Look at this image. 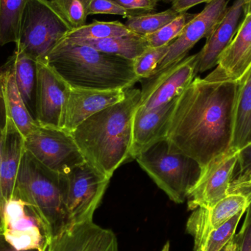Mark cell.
<instances>
[{
  "mask_svg": "<svg viewBox=\"0 0 251 251\" xmlns=\"http://www.w3.org/2000/svg\"><path fill=\"white\" fill-rule=\"evenodd\" d=\"M241 82L195 78L176 101L165 139L168 151L193 158L202 168L228 151Z\"/></svg>",
  "mask_w": 251,
  "mask_h": 251,
  "instance_id": "6da1fadb",
  "label": "cell"
},
{
  "mask_svg": "<svg viewBox=\"0 0 251 251\" xmlns=\"http://www.w3.org/2000/svg\"><path fill=\"white\" fill-rule=\"evenodd\" d=\"M141 91L130 88L117 104L84 121L72 134L85 162L107 178L130 159L134 116Z\"/></svg>",
  "mask_w": 251,
  "mask_h": 251,
  "instance_id": "7a4b0ae2",
  "label": "cell"
},
{
  "mask_svg": "<svg viewBox=\"0 0 251 251\" xmlns=\"http://www.w3.org/2000/svg\"><path fill=\"white\" fill-rule=\"evenodd\" d=\"M44 61L71 88L126 90L140 81L134 73L132 60L63 39Z\"/></svg>",
  "mask_w": 251,
  "mask_h": 251,
  "instance_id": "3957f363",
  "label": "cell"
},
{
  "mask_svg": "<svg viewBox=\"0 0 251 251\" xmlns=\"http://www.w3.org/2000/svg\"><path fill=\"white\" fill-rule=\"evenodd\" d=\"M15 198L34 214L50 241L72 226L60 187V176L41 165L25 149L16 178Z\"/></svg>",
  "mask_w": 251,
  "mask_h": 251,
  "instance_id": "277c9868",
  "label": "cell"
},
{
  "mask_svg": "<svg viewBox=\"0 0 251 251\" xmlns=\"http://www.w3.org/2000/svg\"><path fill=\"white\" fill-rule=\"evenodd\" d=\"M142 169L176 203H182L200 178L202 168L193 158L171 153L161 140L136 158Z\"/></svg>",
  "mask_w": 251,
  "mask_h": 251,
  "instance_id": "5b68a950",
  "label": "cell"
},
{
  "mask_svg": "<svg viewBox=\"0 0 251 251\" xmlns=\"http://www.w3.org/2000/svg\"><path fill=\"white\" fill-rule=\"evenodd\" d=\"M72 29L51 0H27L19 28L15 51L36 60H44Z\"/></svg>",
  "mask_w": 251,
  "mask_h": 251,
  "instance_id": "8992f818",
  "label": "cell"
},
{
  "mask_svg": "<svg viewBox=\"0 0 251 251\" xmlns=\"http://www.w3.org/2000/svg\"><path fill=\"white\" fill-rule=\"evenodd\" d=\"M110 180L87 162L60 176L63 201L72 226L93 221Z\"/></svg>",
  "mask_w": 251,
  "mask_h": 251,
  "instance_id": "52a82bcc",
  "label": "cell"
},
{
  "mask_svg": "<svg viewBox=\"0 0 251 251\" xmlns=\"http://www.w3.org/2000/svg\"><path fill=\"white\" fill-rule=\"evenodd\" d=\"M25 146L41 165L59 176L85 162L72 133L62 128L38 125L25 137Z\"/></svg>",
  "mask_w": 251,
  "mask_h": 251,
  "instance_id": "ba28073f",
  "label": "cell"
},
{
  "mask_svg": "<svg viewBox=\"0 0 251 251\" xmlns=\"http://www.w3.org/2000/svg\"><path fill=\"white\" fill-rule=\"evenodd\" d=\"M199 53L186 57L176 64L146 79L137 110L148 111L177 98L199 73Z\"/></svg>",
  "mask_w": 251,
  "mask_h": 251,
  "instance_id": "9c48e42d",
  "label": "cell"
},
{
  "mask_svg": "<svg viewBox=\"0 0 251 251\" xmlns=\"http://www.w3.org/2000/svg\"><path fill=\"white\" fill-rule=\"evenodd\" d=\"M70 90L45 61H37L35 120L38 125L63 129Z\"/></svg>",
  "mask_w": 251,
  "mask_h": 251,
  "instance_id": "30bf717a",
  "label": "cell"
},
{
  "mask_svg": "<svg viewBox=\"0 0 251 251\" xmlns=\"http://www.w3.org/2000/svg\"><path fill=\"white\" fill-rule=\"evenodd\" d=\"M238 151L231 148L202 168L199 181L187 196L190 210L199 207L210 209L228 196Z\"/></svg>",
  "mask_w": 251,
  "mask_h": 251,
  "instance_id": "8fae6325",
  "label": "cell"
},
{
  "mask_svg": "<svg viewBox=\"0 0 251 251\" xmlns=\"http://www.w3.org/2000/svg\"><path fill=\"white\" fill-rule=\"evenodd\" d=\"M228 2L229 0H212L207 2L203 10L186 25L181 35L170 44L168 53L153 75L181 61L200 40L209 37L226 13Z\"/></svg>",
  "mask_w": 251,
  "mask_h": 251,
  "instance_id": "7c38bea8",
  "label": "cell"
},
{
  "mask_svg": "<svg viewBox=\"0 0 251 251\" xmlns=\"http://www.w3.org/2000/svg\"><path fill=\"white\" fill-rule=\"evenodd\" d=\"M251 197L241 193H231L210 209L193 210L187 223V231L194 238V251H201L209 234L241 212H246Z\"/></svg>",
  "mask_w": 251,
  "mask_h": 251,
  "instance_id": "4fadbf2b",
  "label": "cell"
},
{
  "mask_svg": "<svg viewBox=\"0 0 251 251\" xmlns=\"http://www.w3.org/2000/svg\"><path fill=\"white\" fill-rule=\"evenodd\" d=\"M218 66L205 77L212 81H241L251 68V13L243 16Z\"/></svg>",
  "mask_w": 251,
  "mask_h": 251,
  "instance_id": "5bb4252c",
  "label": "cell"
},
{
  "mask_svg": "<svg viewBox=\"0 0 251 251\" xmlns=\"http://www.w3.org/2000/svg\"><path fill=\"white\" fill-rule=\"evenodd\" d=\"M47 251H119V247L112 230L91 221L69 227L53 237Z\"/></svg>",
  "mask_w": 251,
  "mask_h": 251,
  "instance_id": "9a60e30c",
  "label": "cell"
},
{
  "mask_svg": "<svg viewBox=\"0 0 251 251\" xmlns=\"http://www.w3.org/2000/svg\"><path fill=\"white\" fill-rule=\"evenodd\" d=\"M8 121L15 124L25 137L38 125L19 93L10 57L0 67V130Z\"/></svg>",
  "mask_w": 251,
  "mask_h": 251,
  "instance_id": "2e32d148",
  "label": "cell"
},
{
  "mask_svg": "<svg viewBox=\"0 0 251 251\" xmlns=\"http://www.w3.org/2000/svg\"><path fill=\"white\" fill-rule=\"evenodd\" d=\"M177 98L148 111L137 110L133 119L130 159H136L158 142L166 139Z\"/></svg>",
  "mask_w": 251,
  "mask_h": 251,
  "instance_id": "e0dca14e",
  "label": "cell"
},
{
  "mask_svg": "<svg viewBox=\"0 0 251 251\" xmlns=\"http://www.w3.org/2000/svg\"><path fill=\"white\" fill-rule=\"evenodd\" d=\"M126 97V90L71 88L63 129L72 133L81 123L98 112L117 104Z\"/></svg>",
  "mask_w": 251,
  "mask_h": 251,
  "instance_id": "ac0fdd59",
  "label": "cell"
},
{
  "mask_svg": "<svg viewBox=\"0 0 251 251\" xmlns=\"http://www.w3.org/2000/svg\"><path fill=\"white\" fill-rule=\"evenodd\" d=\"M243 16V0H235L213 32L206 38V44L199 51V73L218 66L221 54L232 41Z\"/></svg>",
  "mask_w": 251,
  "mask_h": 251,
  "instance_id": "d6986e66",
  "label": "cell"
},
{
  "mask_svg": "<svg viewBox=\"0 0 251 251\" xmlns=\"http://www.w3.org/2000/svg\"><path fill=\"white\" fill-rule=\"evenodd\" d=\"M25 137L11 121L1 129L0 182L4 201L15 198L16 178L25 151Z\"/></svg>",
  "mask_w": 251,
  "mask_h": 251,
  "instance_id": "ffe728a7",
  "label": "cell"
},
{
  "mask_svg": "<svg viewBox=\"0 0 251 251\" xmlns=\"http://www.w3.org/2000/svg\"><path fill=\"white\" fill-rule=\"evenodd\" d=\"M63 39L72 44L88 46L101 52L119 56L129 60H134L150 47L145 36L133 32L124 36L104 39H67L64 38Z\"/></svg>",
  "mask_w": 251,
  "mask_h": 251,
  "instance_id": "44dd1931",
  "label": "cell"
},
{
  "mask_svg": "<svg viewBox=\"0 0 251 251\" xmlns=\"http://www.w3.org/2000/svg\"><path fill=\"white\" fill-rule=\"evenodd\" d=\"M251 134V68L242 80L234 115L231 148L240 150L249 143Z\"/></svg>",
  "mask_w": 251,
  "mask_h": 251,
  "instance_id": "7402d4cb",
  "label": "cell"
},
{
  "mask_svg": "<svg viewBox=\"0 0 251 251\" xmlns=\"http://www.w3.org/2000/svg\"><path fill=\"white\" fill-rule=\"evenodd\" d=\"M10 58L13 61L15 78L19 93L26 108L35 119L37 61L17 51H14Z\"/></svg>",
  "mask_w": 251,
  "mask_h": 251,
  "instance_id": "603a6c76",
  "label": "cell"
},
{
  "mask_svg": "<svg viewBox=\"0 0 251 251\" xmlns=\"http://www.w3.org/2000/svg\"><path fill=\"white\" fill-rule=\"evenodd\" d=\"M27 0H0V47L19 38V28Z\"/></svg>",
  "mask_w": 251,
  "mask_h": 251,
  "instance_id": "cb8c5ba5",
  "label": "cell"
},
{
  "mask_svg": "<svg viewBox=\"0 0 251 251\" xmlns=\"http://www.w3.org/2000/svg\"><path fill=\"white\" fill-rule=\"evenodd\" d=\"M132 33L119 21L115 22H99L94 21L89 25L71 29L64 38L67 39L99 40L104 38L121 37Z\"/></svg>",
  "mask_w": 251,
  "mask_h": 251,
  "instance_id": "d4e9b609",
  "label": "cell"
},
{
  "mask_svg": "<svg viewBox=\"0 0 251 251\" xmlns=\"http://www.w3.org/2000/svg\"><path fill=\"white\" fill-rule=\"evenodd\" d=\"M179 14V13L171 7L159 13H143L128 18L125 25L133 33L146 36L154 33Z\"/></svg>",
  "mask_w": 251,
  "mask_h": 251,
  "instance_id": "484cf974",
  "label": "cell"
},
{
  "mask_svg": "<svg viewBox=\"0 0 251 251\" xmlns=\"http://www.w3.org/2000/svg\"><path fill=\"white\" fill-rule=\"evenodd\" d=\"M231 193H241L251 197V142L239 150L230 184Z\"/></svg>",
  "mask_w": 251,
  "mask_h": 251,
  "instance_id": "4316f807",
  "label": "cell"
},
{
  "mask_svg": "<svg viewBox=\"0 0 251 251\" xmlns=\"http://www.w3.org/2000/svg\"><path fill=\"white\" fill-rule=\"evenodd\" d=\"M196 15L187 13V12L181 13L174 20L162 26L154 33L146 35L145 38L148 41L149 47L155 48V47H163L172 43L181 35L186 25L195 17Z\"/></svg>",
  "mask_w": 251,
  "mask_h": 251,
  "instance_id": "83f0119b",
  "label": "cell"
},
{
  "mask_svg": "<svg viewBox=\"0 0 251 251\" xmlns=\"http://www.w3.org/2000/svg\"><path fill=\"white\" fill-rule=\"evenodd\" d=\"M169 45L160 47H149L133 61L134 73L142 80L153 75L159 63L163 60L169 50Z\"/></svg>",
  "mask_w": 251,
  "mask_h": 251,
  "instance_id": "f1b7e54d",
  "label": "cell"
},
{
  "mask_svg": "<svg viewBox=\"0 0 251 251\" xmlns=\"http://www.w3.org/2000/svg\"><path fill=\"white\" fill-rule=\"evenodd\" d=\"M51 4L72 26V29L86 25L83 0H51Z\"/></svg>",
  "mask_w": 251,
  "mask_h": 251,
  "instance_id": "f546056e",
  "label": "cell"
},
{
  "mask_svg": "<svg viewBox=\"0 0 251 251\" xmlns=\"http://www.w3.org/2000/svg\"><path fill=\"white\" fill-rule=\"evenodd\" d=\"M87 16L96 14L118 15L123 18L138 16V13L128 11L113 0H83Z\"/></svg>",
  "mask_w": 251,
  "mask_h": 251,
  "instance_id": "4dcf8cb0",
  "label": "cell"
},
{
  "mask_svg": "<svg viewBox=\"0 0 251 251\" xmlns=\"http://www.w3.org/2000/svg\"><path fill=\"white\" fill-rule=\"evenodd\" d=\"M246 212V218L241 230L234 237L237 251H251V204Z\"/></svg>",
  "mask_w": 251,
  "mask_h": 251,
  "instance_id": "1f68e13d",
  "label": "cell"
},
{
  "mask_svg": "<svg viewBox=\"0 0 251 251\" xmlns=\"http://www.w3.org/2000/svg\"><path fill=\"white\" fill-rule=\"evenodd\" d=\"M128 10L138 14L151 13L156 9L159 0H113Z\"/></svg>",
  "mask_w": 251,
  "mask_h": 251,
  "instance_id": "d6a6232c",
  "label": "cell"
},
{
  "mask_svg": "<svg viewBox=\"0 0 251 251\" xmlns=\"http://www.w3.org/2000/svg\"><path fill=\"white\" fill-rule=\"evenodd\" d=\"M212 0H175L172 3V8L178 13L187 12L189 9L203 2H209Z\"/></svg>",
  "mask_w": 251,
  "mask_h": 251,
  "instance_id": "836d02e7",
  "label": "cell"
},
{
  "mask_svg": "<svg viewBox=\"0 0 251 251\" xmlns=\"http://www.w3.org/2000/svg\"><path fill=\"white\" fill-rule=\"evenodd\" d=\"M0 164H1V130H0ZM5 201L1 192V182H0V233L3 232V214H4Z\"/></svg>",
  "mask_w": 251,
  "mask_h": 251,
  "instance_id": "e575fe53",
  "label": "cell"
},
{
  "mask_svg": "<svg viewBox=\"0 0 251 251\" xmlns=\"http://www.w3.org/2000/svg\"><path fill=\"white\" fill-rule=\"evenodd\" d=\"M0 251H39L38 250H29V251H18L13 247L11 245L9 244L5 239L2 233H0Z\"/></svg>",
  "mask_w": 251,
  "mask_h": 251,
  "instance_id": "d590c367",
  "label": "cell"
},
{
  "mask_svg": "<svg viewBox=\"0 0 251 251\" xmlns=\"http://www.w3.org/2000/svg\"><path fill=\"white\" fill-rule=\"evenodd\" d=\"M251 13V0H243V16Z\"/></svg>",
  "mask_w": 251,
  "mask_h": 251,
  "instance_id": "8d00e7d4",
  "label": "cell"
},
{
  "mask_svg": "<svg viewBox=\"0 0 251 251\" xmlns=\"http://www.w3.org/2000/svg\"><path fill=\"white\" fill-rule=\"evenodd\" d=\"M236 249H237V246L234 242V239L233 238L221 251H236Z\"/></svg>",
  "mask_w": 251,
  "mask_h": 251,
  "instance_id": "74e56055",
  "label": "cell"
},
{
  "mask_svg": "<svg viewBox=\"0 0 251 251\" xmlns=\"http://www.w3.org/2000/svg\"><path fill=\"white\" fill-rule=\"evenodd\" d=\"M162 251H170V243L169 242H167L165 243V246H164L163 249H162Z\"/></svg>",
  "mask_w": 251,
  "mask_h": 251,
  "instance_id": "f35d334b",
  "label": "cell"
},
{
  "mask_svg": "<svg viewBox=\"0 0 251 251\" xmlns=\"http://www.w3.org/2000/svg\"><path fill=\"white\" fill-rule=\"evenodd\" d=\"M161 1H164L165 3H173L175 0H161Z\"/></svg>",
  "mask_w": 251,
  "mask_h": 251,
  "instance_id": "ab89813d",
  "label": "cell"
},
{
  "mask_svg": "<svg viewBox=\"0 0 251 251\" xmlns=\"http://www.w3.org/2000/svg\"><path fill=\"white\" fill-rule=\"evenodd\" d=\"M251 134L250 140H249V143H251Z\"/></svg>",
  "mask_w": 251,
  "mask_h": 251,
  "instance_id": "60d3db41",
  "label": "cell"
},
{
  "mask_svg": "<svg viewBox=\"0 0 251 251\" xmlns=\"http://www.w3.org/2000/svg\"><path fill=\"white\" fill-rule=\"evenodd\" d=\"M236 246H237V245H236ZM236 251H237V249H236Z\"/></svg>",
  "mask_w": 251,
  "mask_h": 251,
  "instance_id": "b9f144b4",
  "label": "cell"
}]
</instances>
